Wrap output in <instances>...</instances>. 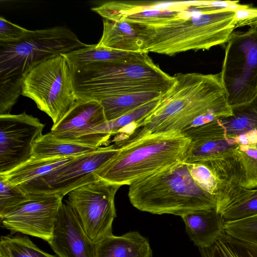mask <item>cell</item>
I'll return each instance as SVG.
<instances>
[{"label":"cell","mask_w":257,"mask_h":257,"mask_svg":"<svg viewBox=\"0 0 257 257\" xmlns=\"http://www.w3.org/2000/svg\"><path fill=\"white\" fill-rule=\"evenodd\" d=\"M144 52H125L91 44L87 48L62 55L70 66H73L95 62H127L138 58Z\"/></svg>","instance_id":"603a6c76"},{"label":"cell","mask_w":257,"mask_h":257,"mask_svg":"<svg viewBox=\"0 0 257 257\" xmlns=\"http://www.w3.org/2000/svg\"><path fill=\"white\" fill-rule=\"evenodd\" d=\"M70 66L75 95L84 100L99 102L141 93L164 94L175 81L174 76L163 71L146 52L127 62H95Z\"/></svg>","instance_id":"3957f363"},{"label":"cell","mask_w":257,"mask_h":257,"mask_svg":"<svg viewBox=\"0 0 257 257\" xmlns=\"http://www.w3.org/2000/svg\"><path fill=\"white\" fill-rule=\"evenodd\" d=\"M241 7L237 1L170 2L163 19L147 24L128 23L142 51L173 56L227 43L235 29L234 11Z\"/></svg>","instance_id":"6da1fadb"},{"label":"cell","mask_w":257,"mask_h":257,"mask_svg":"<svg viewBox=\"0 0 257 257\" xmlns=\"http://www.w3.org/2000/svg\"><path fill=\"white\" fill-rule=\"evenodd\" d=\"M225 221L244 219L257 215V189L246 199L226 209L222 213Z\"/></svg>","instance_id":"f546056e"},{"label":"cell","mask_w":257,"mask_h":257,"mask_svg":"<svg viewBox=\"0 0 257 257\" xmlns=\"http://www.w3.org/2000/svg\"><path fill=\"white\" fill-rule=\"evenodd\" d=\"M225 230L228 235L257 244V215L240 220L225 221Z\"/></svg>","instance_id":"f1b7e54d"},{"label":"cell","mask_w":257,"mask_h":257,"mask_svg":"<svg viewBox=\"0 0 257 257\" xmlns=\"http://www.w3.org/2000/svg\"><path fill=\"white\" fill-rule=\"evenodd\" d=\"M234 12L233 24L235 29L243 26L257 29V8L250 7L249 5Z\"/></svg>","instance_id":"1f68e13d"},{"label":"cell","mask_w":257,"mask_h":257,"mask_svg":"<svg viewBox=\"0 0 257 257\" xmlns=\"http://www.w3.org/2000/svg\"><path fill=\"white\" fill-rule=\"evenodd\" d=\"M159 93H141L115 96L98 102L102 106L107 121L116 119L137 108L161 97Z\"/></svg>","instance_id":"cb8c5ba5"},{"label":"cell","mask_w":257,"mask_h":257,"mask_svg":"<svg viewBox=\"0 0 257 257\" xmlns=\"http://www.w3.org/2000/svg\"><path fill=\"white\" fill-rule=\"evenodd\" d=\"M58 257H95L96 244L87 236L72 208L62 203L48 242Z\"/></svg>","instance_id":"9a60e30c"},{"label":"cell","mask_w":257,"mask_h":257,"mask_svg":"<svg viewBox=\"0 0 257 257\" xmlns=\"http://www.w3.org/2000/svg\"><path fill=\"white\" fill-rule=\"evenodd\" d=\"M120 187L98 178L68 194L66 203L95 244L113 234L112 223L116 216L114 198Z\"/></svg>","instance_id":"9c48e42d"},{"label":"cell","mask_w":257,"mask_h":257,"mask_svg":"<svg viewBox=\"0 0 257 257\" xmlns=\"http://www.w3.org/2000/svg\"><path fill=\"white\" fill-rule=\"evenodd\" d=\"M106 121L99 102L78 99L50 133L64 141L98 148L107 145L111 137L101 132Z\"/></svg>","instance_id":"4fadbf2b"},{"label":"cell","mask_w":257,"mask_h":257,"mask_svg":"<svg viewBox=\"0 0 257 257\" xmlns=\"http://www.w3.org/2000/svg\"><path fill=\"white\" fill-rule=\"evenodd\" d=\"M181 217L190 240L199 248L211 246L226 233L225 220L215 208L194 211Z\"/></svg>","instance_id":"e0dca14e"},{"label":"cell","mask_w":257,"mask_h":257,"mask_svg":"<svg viewBox=\"0 0 257 257\" xmlns=\"http://www.w3.org/2000/svg\"><path fill=\"white\" fill-rule=\"evenodd\" d=\"M199 251L201 257H257V244L225 233L211 246Z\"/></svg>","instance_id":"d4e9b609"},{"label":"cell","mask_w":257,"mask_h":257,"mask_svg":"<svg viewBox=\"0 0 257 257\" xmlns=\"http://www.w3.org/2000/svg\"><path fill=\"white\" fill-rule=\"evenodd\" d=\"M18 185H14L0 176V218L29 198Z\"/></svg>","instance_id":"83f0119b"},{"label":"cell","mask_w":257,"mask_h":257,"mask_svg":"<svg viewBox=\"0 0 257 257\" xmlns=\"http://www.w3.org/2000/svg\"><path fill=\"white\" fill-rule=\"evenodd\" d=\"M0 257H58L40 249L26 235L1 236Z\"/></svg>","instance_id":"484cf974"},{"label":"cell","mask_w":257,"mask_h":257,"mask_svg":"<svg viewBox=\"0 0 257 257\" xmlns=\"http://www.w3.org/2000/svg\"><path fill=\"white\" fill-rule=\"evenodd\" d=\"M119 151L114 144L99 147L18 186L28 194H57L64 197L73 190L98 179L94 173Z\"/></svg>","instance_id":"30bf717a"},{"label":"cell","mask_w":257,"mask_h":257,"mask_svg":"<svg viewBox=\"0 0 257 257\" xmlns=\"http://www.w3.org/2000/svg\"><path fill=\"white\" fill-rule=\"evenodd\" d=\"M255 100H256V101H257V96H256V97H255Z\"/></svg>","instance_id":"d6a6232c"},{"label":"cell","mask_w":257,"mask_h":257,"mask_svg":"<svg viewBox=\"0 0 257 257\" xmlns=\"http://www.w3.org/2000/svg\"><path fill=\"white\" fill-rule=\"evenodd\" d=\"M103 25L101 38L96 44L97 47L130 52H143L139 38L130 23L103 19Z\"/></svg>","instance_id":"ffe728a7"},{"label":"cell","mask_w":257,"mask_h":257,"mask_svg":"<svg viewBox=\"0 0 257 257\" xmlns=\"http://www.w3.org/2000/svg\"><path fill=\"white\" fill-rule=\"evenodd\" d=\"M220 73L232 108L253 101L257 96V29L231 34Z\"/></svg>","instance_id":"ba28073f"},{"label":"cell","mask_w":257,"mask_h":257,"mask_svg":"<svg viewBox=\"0 0 257 257\" xmlns=\"http://www.w3.org/2000/svg\"><path fill=\"white\" fill-rule=\"evenodd\" d=\"M129 186L132 205L154 214L181 217L194 211L216 208L214 197L194 180L184 162L142 177Z\"/></svg>","instance_id":"277c9868"},{"label":"cell","mask_w":257,"mask_h":257,"mask_svg":"<svg viewBox=\"0 0 257 257\" xmlns=\"http://www.w3.org/2000/svg\"><path fill=\"white\" fill-rule=\"evenodd\" d=\"M29 198L1 218V227L13 234L21 233L51 240L63 196L28 194Z\"/></svg>","instance_id":"8fae6325"},{"label":"cell","mask_w":257,"mask_h":257,"mask_svg":"<svg viewBox=\"0 0 257 257\" xmlns=\"http://www.w3.org/2000/svg\"><path fill=\"white\" fill-rule=\"evenodd\" d=\"M22 95L32 99L53 124L58 122L78 99L66 59L60 55L34 66L24 76Z\"/></svg>","instance_id":"52a82bcc"},{"label":"cell","mask_w":257,"mask_h":257,"mask_svg":"<svg viewBox=\"0 0 257 257\" xmlns=\"http://www.w3.org/2000/svg\"><path fill=\"white\" fill-rule=\"evenodd\" d=\"M182 133L190 140L184 162L198 163L234 151L241 145L238 138L226 136L219 119Z\"/></svg>","instance_id":"2e32d148"},{"label":"cell","mask_w":257,"mask_h":257,"mask_svg":"<svg viewBox=\"0 0 257 257\" xmlns=\"http://www.w3.org/2000/svg\"><path fill=\"white\" fill-rule=\"evenodd\" d=\"M96 149L59 140L49 132L42 135L35 142L32 157L37 158L76 157Z\"/></svg>","instance_id":"7402d4cb"},{"label":"cell","mask_w":257,"mask_h":257,"mask_svg":"<svg viewBox=\"0 0 257 257\" xmlns=\"http://www.w3.org/2000/svg\"><path fill=\"white\" fill-rule=\"evenodd\" d=\"M233 114L219 119L227 137L238 138L243 144L257 143V101L232 108Z\"/></svg>","instance_id":"d6986e66"},{"label":"cell","mask_w":257,"mask_h":257,"mask_svg":"<svg viewBox=\"0 0 257 257\" xmlns=\"http://www.w3.org/2000/svg\"><path fill=\"white\" fill-rule=\"evenodd\" d=\"M30 30L11 23L4 17H0V43L17 41L26 37Z\"/></svg>","instance_id":"4dcf8cb0"},{"label":"cell","mask_w":257,"mask_h":257,"mask_svg":"<svg viewBox=\"0 0 257 257\" xmlns=\"http://www.w3.org/2000/svg\"><path fill=\"white\" fill-rule=\"evenodd\" d=\"M75 157L30 159L0 176L14 185H20L45 175Z\"/></svg>","instance_id":"44dd1931"},{"label":"cell","mask_w":257,"mask_h":257,"mask_svg":"<svg viewBox=\"0 0 257 257\" xmlns=\"http://www.w3.org/2000/svg\"><path fill=\"white\" fill-rule=\"evenodd\" d=\"M190 143L180 131L149 135L119 148L94 174L109 183L129 186L142 177L184 162Z\"/></svg>","instance_id":"5b68a950"},{"label":"cell","mask_w":257,"mask_h":257,"mask_svg":"<svg viewBox=\"0 0 257 257\" xmlns=\"http://www.w3.org/2000/svg\"><path fill=\"white\" fill-rule=\"evenodd\" d=\"M234 153L244 170V187L249 190L257 187V143L240 145Z\"/></svg>","instance_id":"4316f807"},{"label":"cell","mask_w":257,"mask_h":257,"mask_svg":"<svg viewBox=\"0 0 257 257\" xmlns=\"http://www.w3.org/2000/svg\"><path fill=\"white\" fill-rule=\"evenodd\" d=\"M174 78V85L162 96L156 109L119 143L121 147L151 134L182 132L199 116L229 104L220 73H177Z\"/></svg>","instance_id":"7a4b0ae2"},{"label":"cell","mask_w":257,"mask_h":257,"mask_svg":"<svg viewBox=\"0 0 257 257\" xmlns=\"http://www.w3.org/2000/svg\"><path fill=\"white\" fill-rule=\"evenodd\" d=\"M95 257H153L148 239L138 231L108 236L96 244Z\"/></svg>","instance_id":"ac0fdd59"},{"label":"cell","mask_w":257,"mask_h":257,"mask_svg":"<svg viewBox=\"0 0 257 257\" xmlns=\"http://www.w3.org/2000/svg\"><path fill=\"white\" fill-rule=\"evenodd\" d=\"M234 152L198 163L206 165L211 172L210 193L216 199V211L221 214L227 208L248 198L255 191L244 187V170Z\"/></svg>","instance_id":"5bb4252c"},{"label":"cell","mask_w":257,"mask_h":257,"mask_svg":"<svg viewBox=\"0 0 257 257\" xmlns=\"http://www.w3.org/2000/svg\"><path fill=\"white\" fill-rule=\"evenodd\" d=\"M66 26L30 30L22 39L0 43V89L20 95L25 75L46 59L87 48Z\"/></svg>","instance_id":"8992f818"},{"label":"cell","mask_w":257,"mask_h":257,"mask_svg":"<svg viewBox=\"0 0 257 257\" xmlns=\"http://www.w3.org/2000/svg\"><path fill=\"white\" fill-rule=\"evenodd\" d=\"M44 127L38 118L26 112L0 115V174L31 158L33 145Z\"/></svg>","instance_id":"7c38bea8"}]
</instances>
